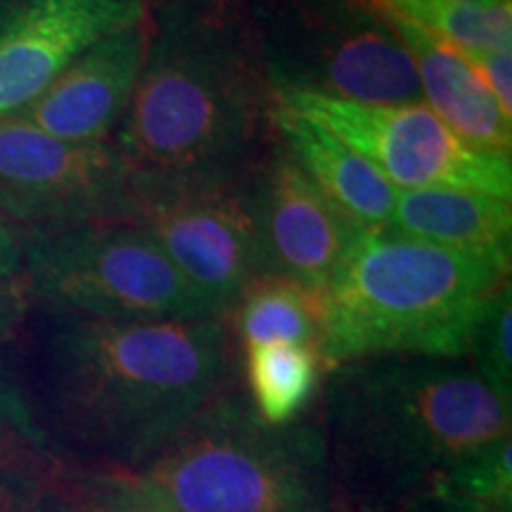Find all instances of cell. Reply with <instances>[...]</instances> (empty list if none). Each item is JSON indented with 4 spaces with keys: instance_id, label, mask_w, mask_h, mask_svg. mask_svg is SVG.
I'll list each match as a JSON object with an SVG mask.
<instances>
[{
    "instance_id": "cell-2",
    "label": "cell",
    "mask_w": 512,
    "mask_h": 512,
    "mask_svg": "<svg viewBox=\"0 0 512 512\" xmlns=\"http://www.w3.org/2000/svg\"><path fill=\"white\" fill-rule=\"evenodd\" d=\"M55 316L50 411L69 437L124 472L155 460L233 394L228 318Z\"/></svg>"
},
{
    "instance_id": "cell-26",
    "label": "cell",
    "mask_w": 512,
    "mask_h": 512,
    "mask_svg": "<svg viewBox=\"0 0 512 512\" xmlns=\"http://www.w3.org/2000/svg\"><path fill=\"white\" fill-rule=\"evenodd\" d=\"M22 278V233L0 216V280Z\"/></svg>"
},
{
    "instance_id": "cell-20",
    "label": "cell",
    "mask_w": 512,
    "mask_h": 512,
    "mask_svg": "<svg viewBox=\"0 0 512 512\" xmlns=\"http://www.w3.org/2000/svg\"><path fill=\"white\" fill-rule=\"evenodd\" d=\"M432 494L453 512H512V439H498L460 460Z\"/></svg>"
},
{
    "instance_id": "cell-14",
    "label": "cell",
    "mask_w": 512,
    "mask_h": 512,
    "mask_svg": "<svg viewBox=\"0 0 512 512\" xmlns=\"http://www.w3.org/2000/svg\"><path fill=\"white\" fill-rule=\"evenodd\" d=\"M380 10V8H377ZM411 55L425 102L465 145L510 157L512 117L503 112L472 62L430 31L382 12Z\"/></svg>"
},
{
    "instance_id": "cell-8",
    "label": "cell",
    "mask_w": 512,
    "mask_h": 512,
    "mask_svg": "<svg viewBox=\"0 0 512 512\" xmlns=\"http://www.w3.org/2000/svg\"><path fill=\"white\" fill-rule=\"evenodd\" d=\"M275 98L328 128L396 190L458 188L512 197V159L465 145L425 102L382 107L309 93Z\"/></svg>"
},
{
    "instance_id": "cell-23",
    "label": "cell",
    "mask_w": 512,
    "mask_h": 512,
    "mask_svg": "<svg viewBox=\"0 0 512 512\" xmlns=\"http://www.w3.org/2000/svg\"><path fill=\"white\" fill-rule=\"evenodd\" d=\"M91 512H171L157 503L155 498L145 496L136 486L128 482L126 477H112L105 484L98 501L93 503Z\"/></svg>"
},
{
    "instance_id": "cell-12",
    "label": "cell",
    "mask_w": 512,
    "mask_h": 512,
    "mask_svg": "<svg viewBox=\"0 0 512 512\" xmlns=\"http://www.w3.org/2000/svg\"><path fill=\"white\" fill-rule=\"evenodd\" d=\"M147 15L145 0H3L0 121L22 112L88 48Z\"/></svg>"
},
{
    "instance_id": "cell-29",
    "label": "cell",
    "mask_w": 512,
    "mask_h": 512,
    "mask_svg": "<svg viewBox=\"0 0 512 512\" xmlns=\"http://www.w3.org/2000/svg\"><path fill=\"white\" fill-rule=\"evenodd\" d=\"M0 3H3V0H0Z\"/></svg>"
},
{
    "instance_id": "cell-15",
    "label": "cell",
    "mask_w": 512,
    "mask_h": 512,
    "mask_svg": "<svg viewBox=\"0 0 512 512\" xmlns=\"http://www.w3.org/2000/svg\"><path fill=\"white\" fill-rule=\"evenodd\" d=\"M273 124L290 155L337 207L366 230L389 226L399 190L380 171L302 112L278 105Z\"/></svg>"
},
{
    "instance_id": "cell-21",
    "label": "cell",
    "mask_w": 512,
    "mask_h": 512,
    "mask_svg": "<svg viewBox=\"0 0 512 512\" xmlns=\"http://www.w3.org/2000/svg\"><path fill=\"white\" fill-rule=\"evenodd\" d=\"M512 290L510 283L491 299L472 335L467 363L498 399L512 401Z\"/></svg>"
},
{
    "instance_id": "cell-4",
    "label": "cell",
    "mask_w": 512,
    "mask_h": 512,
    "mask_svg": "<svg viewBox=\"0 0 512 512\" xmlns=\"http://www.w3.org/2000/svg\"><path fill=\"white\" fill-rule=\"evenodd\" d=\"M508 283L510 254L366 230L320 292L316 354L325 373L373 356L467 358L477 323Z\"/></svg>"
},
{
    "instance_id": "cell-13",
    "label": "cell",
    "mask_w": 512,
    "mask_h": 512,
    "mask_svg": "<svg viewBox=\"0 0 512 512\" xmlns=\"http://www.w3.org/2000/svg\"><path fill=\"white\" fill-rule=\"evenodd\" d=\"M150 31L147 15L143 22L102 38L15 117L69 143L112 140L143 72Z\"/></svg>"
},
{
    "instance_id": "cell-5",
    "label": "cell",
    "mask_w": 512,
    "mask_h": 512,
    "mask_svg": "<svg viewBox=\"0 0 512 512\" xmlns=\"http://www.w3.org/2000/svg\"><path fill=\"white\" fill-rule=\"evenodd\" d=\"M328 446L316 425H266L228 394L155 460L124 472L171 512H323Z\"/></svg>"
},
{
    "instance_id": "cell-25",
    "label": "cell",
    "mask_w": 512,
    "mask_h": 512,
    "mask_svg": "<svg viewBox=\"0 0 512 512\" xmlns=\"http://www.w3.org/2000/svg\"><path fill=\"white\" fill-rule=\"evenodd\" d=\"M27 287L22 278L17 280H0V344L10 335L17 320L22 318L24 304H27Z\"/></svg>"
},
{
    "instance_id": "cell-22",
    "label": "cell",
    "mask_w": 512,
    "mask_h": 512,
    "mask_svg": "<svg viewBox=\"0 0 512 512\" xmlns=\"http://www.w3.org/2000/svg\"><path fill=\"white\" fill-rule=\"evenodd\" d=\"M463 53V50H460ZM467 60L472 62V67L477 69V74L482 76L491 95L498 100V105L503 107L505 114L512 117V53L510 50H489V53H463Z\"/></svg>"
},
{
    "instance_id": "cell-7",
    "label": "cell",
    "mask_w": 512,
    "mask_h": 512,
    "mask_svg": "<svg viewBox=\"0 0 512 512\" xmlns=\"http://www.w3.org/2000/svg\"><path fill=\"white\" fill-rule=\"evenodd\" d=\"M22 283L29 297L76 316H211L164 249L136 221H95L22 235Z\"/></svg>"
},
{
    "instance_id": "cell-17",
    "label": "cell",
    "mask_w": 512,
    "mask_h": 512,
    "mask_svg": "<svg viewBox=\"0 0 512 512\" xmlns=\"http://www.w3.org/2000/svg\"><path fill=\"white\" fill-rule=\"evenodd\" d=\"M242 344H294L318 349L320 294L290 280L261 275L228 313Z\"/></svg>"
},
{
    "instance_id": "cell-3",
    "label": "cell",
    "mask_w": 512,
    "mask_h": 512,
    "mask_svg": "<svg viewBox=\"0 0 512 512\" xmlns=\"http://www.w3.org/2000/svg\"><path fill=\"white\" fill-rule=\"evenodd\" d=\"M325 446L363 494L430 489L472 453L510 437V403L467 358L373 356L325 373Z\"/></svg>"
},
{
    "instance_id": "cell-1",
    "label": "cell",
    "mask_w": 512,
    "mask_h": 512,
    "mask_svg": "<svg viewBox=\"0 0 512 512\" xmlns=\"http://www.w3.org/2000/svg\"><path fill=\"white\" fill-rule=\"evenodd\" d=\"M150 43L112 136L140 207L242 185L275 136L278 98L245 0L150 5Z\"/></svg>"
},
{
    "instance_id": "cell-18",
    "label": "cell",
    "mask_w": 512,
    "mask_h": 512,
    "mask_svg": "<svg viewBox=\"0 0 512 512\" xmlns=\"http://www.w3.org/2000/svg\"><path fill=\"white\" fill-rule=\"evenodd\" d=\"M245 375L252 411L266 425L297 422L325 375L316 349L294 344H259L245 349Z\"/></svg>"
},
{
    "instance_id": "cell-10",
    "label": "cell",
    "mask_w": 512,
    "mask_h": 512,
    "mask_svg": "<svg viewBox=\"0 0 512 512\" xmlns=\"http://www.w3.org/2000/svg\"><path fill=\"white\" fill-rule=\"evenodd\" d=\"M245 188L261 275L323 292L366 228L311 181L278 133Z\"/></svg>"
},
{
    "instance_id": "cell-6",
    "label": "cell",
    "mask_w": 512,
    "mask_h": 512,
    "mask_svg": "<svg viewBox=\"0 0 512 512\" xmlns=\"http://www.w3.org/2000/svg\"><path fill=\"white\" fill-rule=\"evenodd\" d=\"M245 10L275 95L422 102L411 55L370 0H245Z\"/></svg>"
},
{
    "instance_id": "cell-9",
    "label": "cell",
    "mask_w": 512,
    "mask_h": 512,
    "mask_svg": "<svg viewBox=\"0 0 512 512\" xmlns=\"http://www.w3.org/2000/svg\"><path fill=\"white\" fill-rule=\"evenodd\" d=\"M138 195L112 140L69 143L27 121H0V216L19 233L136 221Z\"/></svg>"
},
{
    "instance_id": "cell-24",
    "label": "cell",
    "mask_w": 512,
    "mask_h": 512,
    "mask_svg": "<svg viewBox=\"0 0 512 512\" xmlns=\"http://www.w3.org/2000/svg\"><path fill=\"white\" fill-rule=\"evenodd\" d=\"M24 456V441L19 432V415L8 401L0 399V491L10 482L12 467Z\"/></svg>"
},
{
    "instance_id": "cell-16",
    "label": "cell",
    "mask_w": 512,
    "mask_h": 512,
    "mask_svg": "<svg viewBox=\"0 0 512 512\" xmlns=\"http://www.w3.org/2000/svg\"><path fill=\"white\" fill-rule=\"evenodd\" d=\"M384 230L441 247L510 254L512 204L477 190H399L392 221Z\"/></svg>"
},
{
    "instance_id": "cell-28",
    "label": "cell",
    "mask_w": 512,
    "mask_h": 512,
    "mask_svg": "<svg viewBox=\"0 0 512 512\" xmlns=\"http://www.w3.org/2000/svg\"><path fill=\"white\" fill-rule=\"evenodd\" d=\"M147 5H152V3H164V0H145Z\"/></svg>"
},
{
    "instance_id": "cell-11",
    "label": "cell",
    "mask_w": 512,
    "mask_h": 512,
    "mask_svg": "<svg viewBox=\"0 0 512 512\" xmlns=\"http://www.w3.org/2000/svg\"><path fill=\"white\" fill-rule=\"evenodd\" d=\"M245 185L162 197L143 204L136 216L211 316L228 318L261 278Z\"/></svg>"
},
{
    "instance_id": "cell-27",
    "label": "cell",
    "mask_w": 512,
    "mask_h": 512,
    "mask_svg": "<svg viewBox=\"0 0 512 512\" xmlns=\"http://www.w3.org/2000/svg\"><path fill=\"white\" fill-rule=\"evenodd\" d=\"M458 3H470V5H510V0H458Z\"/></svg>"
},
{
    "instance_id": "cell-19",
    "label": "cell",
    "mask_w": 512,
    "mask_h": 512,
    "mask_svg": "<svg viewBox=\"0 0 512 512\" xmlns=\"http://www.w3.org/2000/svg\"><path fill=\"white\" fill-rule=\"evenodd\" d=\"M375 8L430 31L463 53L510 50V5H470L458 0H370Z\"/></svg>"
}]
</instances>
